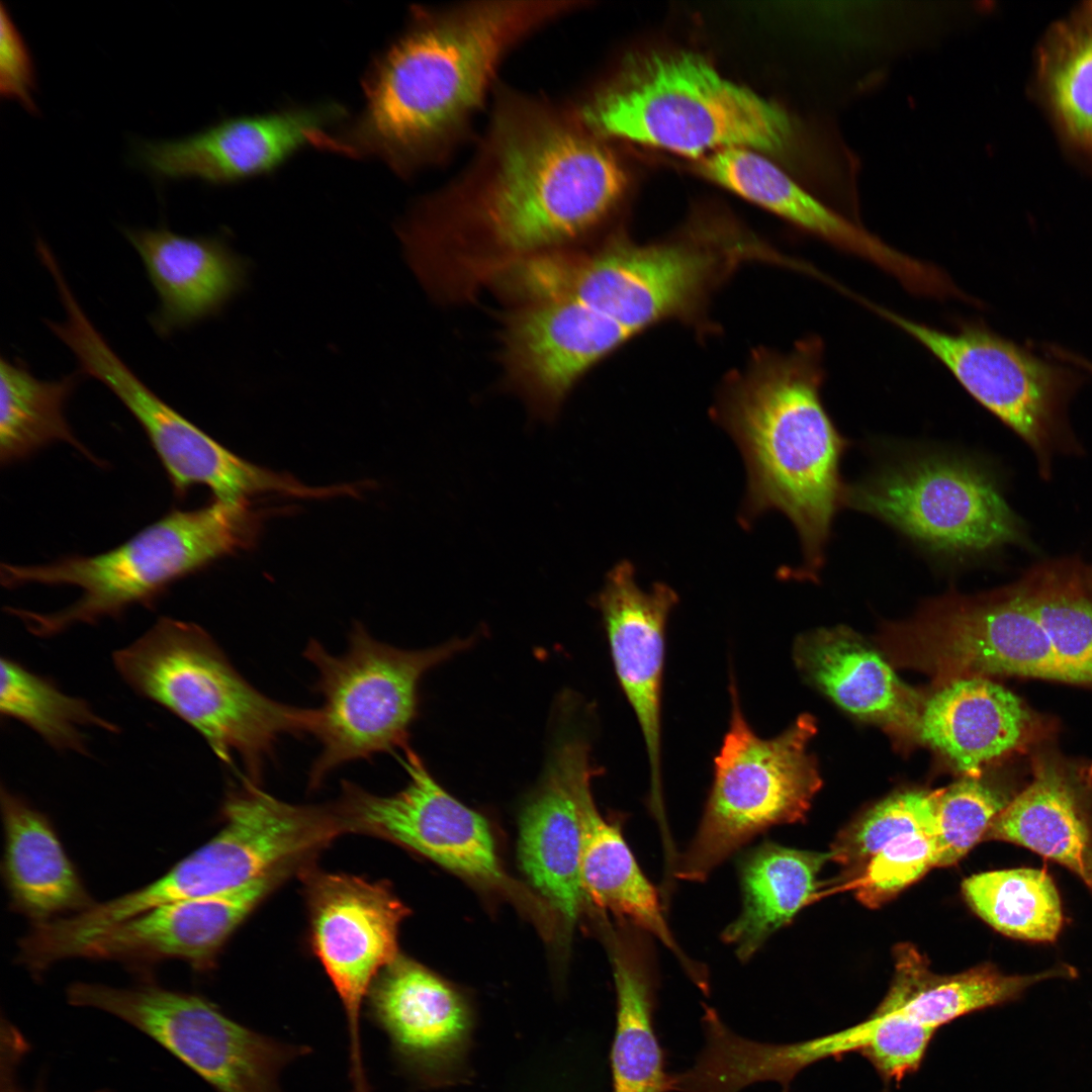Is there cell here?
<instances>
[{"label":"cell","instance_id":"obj_1","mask_svg":"<svg viewBox=\"0 0 1092 1092\" xmlns=\"http://www.w3.org/2000/svg\"><path fill=\"white\" fill-rule=\"evenodd\" d=\"M467 162L414 203L399 226L411 257L487 251L491 270L569 250L616 210L627 174L568 103L496 86Z\"/></svg>","mask_w":1092,"mask_h":1092},{"label":"cell","instance_id":"obj_2","mask_svg":"<svg viewBox=\"0 0 1092 1092\" xmlns=\"http://www.w3.org/2000/svg\"><path fill=\"white\" fill-rule=\"evenodd\" d=\"M585 0H467L416 5L364 79L356 121L324 146L374 157L410 178L472 145L503 65L523 43L584 10Z\"/></svg>","mask_w":1092,"mask_h":1092},{"label":"cell","instance_id":"obj_3","mask_svg":"<svg viewBox=\"0 0 1092 1092\" xmlns=\"http://www.w3.org/2000/svg\"><path fill=\"white\" fill-rule=\"evenodd\" d=\"M823 354L822 342L809 338L787 354L757 355L728 383L715 413L747 470L742 525L771 510L786 515L803 562L785 574L812 581L846 489L840 464L848 442L821 399Z\"/></svg>","mask_w":1092,"mask_h":1092},{"label":"cell","instance_id":"obj_4","mask_svg":"<svg viewBox=\"0 0 1092 1092\" xmlns=\"http://www.w3.org/2000/svg\"><path fill=\"white\" fill-rule=\"evenodd\" d=\"M566 102L604 141L634 142L698 160L728 148L781 152L794 132L781 107L687 51L633 56L608 80Z\"/></svg>","mask_w":1092,"mask_h":1092},{"label":"cell","instance_id":"obj_5","mask_svg":"<svg viewBox=\"0 0 1092 1092\" xmlns=\"http://www.w3.org/2000/svg\"><path fill=\"white\" fill-rule=\"evenodd\" d=\"M266 513L250 499L173 510L119 546L93 556L70 555L39 565L2 563L7 588L28 583L75 585L82 596L53 613L6 608L38 637L76 624L118 618L130 606L153 608L168 588L215 560L252 547Z\"/></svg>","mask_w":1092,"mask_h":1092},{"label":"cell","instance_id":"obj_6","mask_svg":"<svg viewBox=\"0 0 1092 1092\" xmlns=\"http://www.w3.org/2000/svg\"><path fill=\"white\" fill-rule=\"evenodd\" d=\"M112 660L132 691L195 729L224 764L236 754L257 784L282 735L311 734L315 709L262 694L197 624L161 617Z\"/></svg>","mask_w":1092,"mask_h":1092},{"label":"cell","instance_id":"obj_7","mask_svg":"<svg viewBox=\"0 0 1092 1092\" xmlns=\"http://www.w3.org/2000/svg\"><path fill=\"white\" fill-rule=\"evenodd\" d=\"M730 720L714 759L703 815L675 866L680 880L704 882L725 859L767 829L802 821L821 787L808 744L817 731L809 714L782 733L758 736L748 724L731 678Z\"/></svg>","mask_w":1092,"mask_h":1092},{"label":"cell","instance_id":"obj_8","mask_svg":"<svg viewBox=\"0 0 1092 1092\" xmlns=\"http://www.w3.org/2000/svg\"><path fill=\"white\" fill-rule=\"evenodd\" d=\"M844 507L881 520L928 555L963 564L1024 542L993 476L962 454L926 451L846 485Z\"/></svg>","mask_w":1092,"mask_h":1092},{"label":"cell","instance_id":"obj_9","mask_svg":"<svg viewBox=\"0 0 1092 1092\" xmlns=\"http://www.w3.org/2000/svg\"><path fill=\"white\" fill-rule=\"evenodd\" d=\"M469 645L470 639H455L432 648L400 649L376 640L360 623L354 624L341 655L310 640L303 655L316 668L314 688L323 703L311 731L321 750L309 770V787L317 788L345 763L406 748L422 677Z\"/></svg>","mask_w":1092,"mask_h":1092},{"label":"cell","instance_id":"obj_10","mask_svg":"<svg viewBox=\"0 0 1092 1092\" xmlns=\"http://www.w3.org/2000/svg\"><path fill=\"white\" fill-rule=\"evenodd\" d=\"M931 353L981 405L1033 451L1043 477L1054 454L1070 445L1069 401L1082 385L1077 371L1034 354L979 322L943 331L868 303Z\"/></svg>","mask_w":1092,"mask_h":1092},{"label":"cell","instance_id":"obj_11","mask_svg":"<svg viewBox=\"0 0 1092 1092\" xmlns=\"http://www.w3.org/2000/svg\"><path fill=\"white\" fill-rule=\"evenodd\" d=\"M66 317L48 327L75 355L83 375L103 383L135 418L159 457L177 497L205 485L214 499L235 503L278 492L324 498V486L255 465L216 442L152 391L112 350L76 298L63 304Z\"/></svg>","mask_w":1092,"mask_h":1092},{"label":"cell","instance_id":"obj_12","mask_svg":"<svg viewBox=\"0 0 1092 1092\" xmlns=\"http://www.w3.org/2000/svg\"><path fill=\"white\" fill-rule=\"evenodd\" d=\"M67 998L142 1031L216 1092H280L282 1069L307 1052L241 1025L202 996L151 981L128 988L76 982Z\"/></svg>","mask_w":1092,"mask_h":1092},{"label":"cell","instance_id":"obj_13","mask_svg":"<svg viewBox=\"0 0 1092 1092\" xmlns=\"http://www.w3.org/2000/svg\"><path fill=\"white\" fill-rule=\"evenodd\" d=\"M758 251L743 241L638 246L615 240L592 253L565 252L559 298L577 300L635 335L693 310L730 266Z\"/></svg>","mask_w":1092,"mask_h":1092},{"label":"cell","instance_id":"obj_14","mask_svg":"<svg viewBox=\"0 0 1092 1092\" xmlns=\"http://www.w3.org/2000/svg\"><path fill=\"white\" fill-rule=\"evenodd\" d=\"M221 817L211 839L157 880L162 901L212 896L281 869L300 870L339 834L325 805L290 804L246 777L228 792Z\"/></svg>","mask_w":1092,"mask_h":1092},{"label":"cell","instance_id":"obj_15","mask_svg":"<svg viewBox=\"0 0 1092 1092\" xmlns=\"http://www.w3.org/2000/svg\"><path fill=\"white\" fill-rule=\"evenodd\" d=\"M907 654L937 674H1012L1081 682L1056 654L1019 582L984 598L950 594L897 627Z\"/></svg>","mask_w":1092,"mask_h":1092},{"label":"cell","instance_id":"obj_16","mask_svg":"<svg viewBox=\"0 0 1092 1092\" xmlns=\"http://www.w3.org/2000/svg\"><path fill=\"white\" fill-rule=\"evenodd\" d=\"M310 944L343 1004L352 1092H370L363 1065L360 1014L372 983L398 956V929L408 909L385 882L300 869Z\"/></svg>","mask_w":1092,"mask_h":1092},{"label":"cell","instance_id":"obj_17","mask_svg":"<svg viewBox=\"0 0 1092 1092\" xmlns=\"http://www.w3.org/2000/svg\"><path fill=\"white\" fill-rule=\"evenodd\" d=\"M403 751L408 782L402 790L382 796L343 782L337 804L350 832L381 837L462 877L504 886L487 820L445 791L414 750Z\"/></svg>","mask_w":1092,"mask_h":1092},{"label":"cell","instance_id":"obj_18","mask_svg":"<svg viewBox=\"0 0 1092 1092\" xmlns=\"http://www.w3.org/2000/svg\"><path fill=\"white\" fill-rule=\"evenodd\" d=\"M324 103L221 120L175 140H136L131 161L160 180L228 184L269 172L302 148L318 147L345 115Z\"/></svg>","mask_w":1092,"mask_h":1092},{"label":"cell","instance_id":"obj_19","mask_svg":"<svg viewBox=\"0 0 1092 1092\" xmlns=\"http://www.w3.org/2000/svg\"><path fill=\"white\" fill-rule=\"evenodd\" d=\"M633 335L577 300L521 303L506 317L502 361L534 413L551 419L579 378Z\"/></svg>","mask_w":1092,"mask_h":1092},{"label":"cell","instance_id":"obj_20","mask_svg":"<svg viewBox=\"0 0 1092 1092\" xmlns=\"http://www.w3.org/2000/svg\"><path fill=\"white\" fill-rule=\"evenodd\" d=\"M367 1002L396 1060L417 1081L429 1087L460 1081L466 1071L473 1014L455 987L399 954L376 977Z\"/></svg>","mask_w":1092,"mask_h":1092},{"label":"cell","instance_id":"obj_21","mask_svg":"<svg viewBox=\"0 0 1092 1092\" xmlns=\"http://www.w3.org/2000/svg\"><path fill=\"white\" fill-rule=\"evenodd\" d=\"M607 632L617 678L639 724L650 776L649 803L663 821L661 774V698L665 631L678 596L656 582L650 590L635 580V569L621 561L607 575L595 599Z\"/></svg>","mask_w":1092,"mask_h":1092},{"label":"cell","instance_id":"obj_22","mask_svg":"<svg viewBox=\"0 0 1092 1092\" xmlns=\"http://www.w3.org/2000/svg\"><path fill=\"white\" fill-rule=\"evenodd\" d=\"M294 871L281 869L233 891L156 906L100 932L76 958L135 968L180 960L208 971L239 925Z\"/></svg>","mask_w":1092,"mask_h":1092},{"label":"cell","instance_id":"obj_23","mask_svg":"<svg viewBox=\"0 0 1092 1092\" xmlns=\"http://www.w3.org/2000/svg\"><path fill=\"white\" fill-rule=\"evenodd\" d=\"M592 766L589 743L582 736L563 737L520 818L521 867L569 928L586 900L580 875L582 831L577 786Z\"/></svg>","mask_w":1092,"mask_h":1092},{"label":"cell","instance_id":"obj_24","mask_svg":"<svg viewBox=\"0 0 1092 1092\" xmlns=\"http://www.w3.org/2000/svg\"><path fill=\"white\" fill-rule=\"evenodd\" d=\"M706 178L831 245L868 260L906 289L926 275L923 261L888 246L876 236L818 200L761 153L745 148L716 151L698 160Z\"/></svg>","mask_w":1092,"mask_h":1092},{"label":"cell","instance_id":"obj_25","mask_svg":"<svg viewBox=\"0 0 1092 1092\" xmlns=\"http://www.w3.org/2000/svg\"><path fill=\"white\" fill-rule=\"evenodd\" d=\"M122 232L159 296L151 323L160 336L217 313L242 286L243 261L217 238L185 237L167 228Z\"/></svg>","mask_w":1092,"mask_h":1092},{"label":"cell","instance_id":"obj_26","mask_svg":"<svg viewBox=\"0 0 1092 1092\" xmlns=\"http://www.w3.org/2000/svg\"><path fill=\"white\" fill-rule=\"evenodd\" d=\"M2 877L11 908L41 924L72 916L96 902L66 852L50 818L1 787Z\"/></svg>","mask_w":1092,"mask_h":1092},{"label":"cell","instance_id":"obj_27","mask_svg":"<svg viewBox=\"0 0 1092 1092\" xmlns=\"http://www.w3.org/2000/svg\"><path fill=\"white\" fill-rule=\"evenodd\" d=\"M593 765L581 776L577 801L582 844L580 875L586 900L657 938L679 961L701 990L708 987L706 971L680 948L664 917L656 889L645 877L628 846L620 825L597 808Z\"/></svg>","mask_w":1092,"mask_h":1092},{"label":"cell","instance_id":"obj_28","mask_svg":"<svg viewBox=\"0 0 1092 1092\" xmlns=\"http://www.w3.org/2000/svg\"><path fill=\"white\" fill-rule=\"evenodd\" d=\"M800 672L837 705L860 718L917 732L922 707L888 662L843 627L800 636L794 647Z\"/></svg>","mask_w":1092,"mask_h":1092},{"label":"cell","instance_id":"obj_29","mask_svg":"<svg viewBox=\"0 0 1092 1092\" xmlns=\"http://www.w3.org/2000/svg\"><path fill=\"white\" fill-rule=\"evenodd\" d=\"M1029 722L1021 701L980 676L954 679L922 705L917 735L967 777L1014 749Z\"/></svg>","mask_w":1092,"mask_h":1092},{"label":"cell","instance_id":"obj_30","mask_svg":"<svg viewBox=\"0 0 1092 1092\" xmlns=\"http://www.w3.org/2000/svg\"><path fill=\"white\" fill-rule=\"evenodd\" d=\"M895 974L873 1013H897L936 1030L964 1015L1013 1002L1031 986L1050 979H1075L1077 970L1058 964L1042 972L1006 975L984 964L953 975H938L913 945L896 947Z\"/></svg>","mask_w":1092,"mask_h":1092},{"label":"cell","instance_id":"obj_31","mask_svg":"<svg viewBox=\"0 0 1092 1092\" xmlns=\"http://www.w3.org/2000/svg\"><path fill=\"white\" fill-rule=\"evenodd\" d=\"M1010 842L1067 868L1092 893V791L1043 764L989 826L983 841Z\"/></svg>","mask_w":1092,"mask_h":1092},{"label":"cell","instance_id":"obj_32","mask_svg":"<svg viewBox=\"0 0 1092 1092\" xmlns=\"http://www.w3.org/2000/svg\"><path fill=\"white\" fill-rule=\"evenodd\" d=\"M830 852L801 850L765 840L738 861L742 897L739 915L722 932L741 962L749 961L768 937L810 903L817 876Z\"/></svg>","mask_w":1092,"mask_h":1092},{"label":"cell","instance_id":"obj_33","mask_svg":"<svg viewBox=\"0 0 1092 1092\" xmlns=\"http://www.w3.org/2000/svg\"><path fill=\"white\" fill-rule=\"evenodd\" d=\"M611 957L617 995L613 1092L674 1091L654 1027L655 980L646 947L635 935H620L613 939Z\"/></svg>","mask_w":1092,"mask_h":1092},{"label":"cell","instance_id":"obj_34","mask_svg":"<svg viewBox=\"0 0 1092 1092\" xmlns=\"http://www.w3.org/2000/svg\"><path fill=\"white\" fill-rule=\"evenodd\" d=\"M79 373L42 380L21 363L0 361V461L9 465L65 441L91 455L75 438L65 417L66 403L80 380Z\"/></svg>","mask_w":1092,"mask_h":1092},{"label":"cell","instance_id":"obj_35","mask_svg":"<svg viewBox=\"0 0 1092 1092\" xmlns=\"http://www.w3.org/2000/svg\"><path fill=\"white\" fill-rule=\"evenodd\" d=\"M1037 72L1063 132L1092 158V2L1052 27L1039 51Z\"/></svg>","mask_w":1092,"mask_h":1092},{"label":"cell","instance_id":"obj_36","mask_svg":"<svg viewBox=\"0 0 1092 1092\" xmlns=\"http://www.w3.org/2000/svg\"><path fill=\"white\" fill-rule=\"evenodd\" d=\"M963 894L979 917L1009 937L1053 942L1064 925L1058 889L1043 870L976 874L963 882Z\"/></svg>","mask_w":1092,"mask_h":1092},{"label":"cell","instance_id":"obj_37","mask_svg":"<svg viewBox=\"0 0 1092 1092\" xmlns=\"http://www.w3.org/2000/svg\"><path fill=\"white\" fill-rule=\"evenodd\" d=\"M1061 661L1092 682V598L1083 564L1064 559L1036 566L1019 582Z\"/></svg>","mask_w":1092,"mask_h":1092},{"label":"cell","instance_id":"obj_38","mask_svg":"<svg viewBox=\"0 0 1092 1092\" xmlns=\"http://www.w3.org/2000/svg\"><path fill=\"white\" fill-rule=\"evenodd\" d=\"M0 666L1 715L22 722L55 749L88 754L83 727L119 732L117 725L96 714L88 702L65 694L53 680L19 661L2 656Z\"/></svg>","mask_w":1092,"mask_h":1092},{"label":"cell","instance_id":"obj_39","mask_svg":"<svg viewBox=\"0 0 1092 1092\" xmlns=\"http://www.w3.org/2000/svg\"><path fill=\"white\" fill-rule=\"evenodd\" d=\"M939 791H909L882 801L838 834L830 859L860 873L868 861L898 837L914 832L935 835Z\"/></svg>","mask_w":1092,"mask_h":1092},{"label":"cell","instance_id":"obj_40","mask_svg":"<svg viewBox=\"0 0 1092 1092\" xmlns=\"http://www.w3.org/2000/svg\"><path fill=\"white\" fill-rule=\"evenodd\" d=\"M1014 796L978 777H968L939 790L935 812L936 868L957 863L983 841L991 823Z\"/></svg>","mask_w":1092,"mask_h":1092},{"label":"cell","instance_id":"obj_41","mask_svg":"<svg viewBox=\"0 0 1092 1092\" xmlns=\"http://www.w3.org/2000/svg\"><path fill=\"white\" fill-rule=\"evenodd\" d=\"M936 1030L897 1013H872L856 1025L836 1031L838 1053H858L885 1084L916 1072Z\"/></svg>","mask_w":1092,"mask_h":1092},{"label":"cell","instance_id":"obj_42","mask_svg":"<svg viewBox=\"0 0 1092 1092\" xmlns=\"http://www.w3.org/2000/svg\"><path fill=\"white\" fill-rule=\"evenodd\" d=\"M935 835L928 832L904 834L876 853L859 873L856 897L876 908L936 868Z\"/></svg>","mask_w":1092,"mask_h":1092},{"label":"cell","instance_id":"obj_43","mask_svg":"<svg viewBox=\"0 0 1092 1092\" xmlns=\"http://www.w3.org/2000/svg\"><path fill=\"white\" fill-rule=\"evenodd\" d=\"M36 74L31 53L4 3L0 9V93L17 101L31 114L38 108L33 99Z\"/></svg>","mask_w":1092,"mask_h":1092},{"label":"cell","instance_id":"obj_44","mask_svg":"<svg viewBox=\"0 0 1092 1092\" xmlns=\"http://www.w3.org/2000/svg\"><path fill=\"white\" fill-rule=\"evenodd\" d=\"M2 1038L1 1092H25L17 1085L14 1072L19 1057L24 1052L25 1043L16 1031L4 1032Z\"/></svg>","mask_w":1092,"mask_h":1092},{"label":"cell","instance_id":"obj_45","mask_svg":"<svg viewBox=\"0 0 1092 1092\" xmlns=\"http://www.w3.org/2000/svg\"><path fill=\"white\" fill-rule=\"evenodd\" d=\"M1057 357H1058V359H1060L1064 363L1077 366V367H1079L1081 369H1084V370H1086V371H1088V372H1090L1092 374V361L1082 357L1081 355H1079V354H1077L1075 352H1072V351L1067 350L1065 348H1060L1057 351Z\"/></svg>","mask_w":1092,"mask_h":1092},{"label":"cell","instance_id":"obj_46","mask_svg":"<svg viewBox=\"0 0 1092 1092\" xmlns=\"http://www.w3.org/2000/svg\"><path fill=\"white\" fill-rule=\"evenodd\" d=\"M1083 576L1087 587L1092 588V566L1083 565Z\"/></svg>","mask_w":1092,"mask_h":1092}]
</instances>
